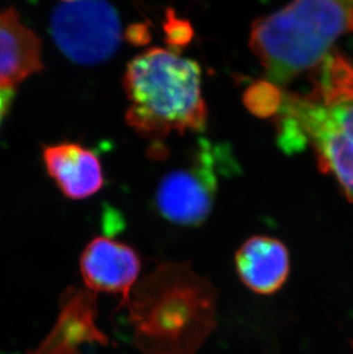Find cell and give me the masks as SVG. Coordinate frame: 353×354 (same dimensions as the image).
<instances>
[{"mask_svg": "<svg viewBox=\"0 0 353 354\" xmlns=\"http://www.w3.org/2000/svg\"><path fill=\"white\" fill-rule=\"evenodd\" d=\"M311 80L309 93H283L278 144L288 154L312 146L320 171L353 202V57L332 52Z\"/></svg>", "mask_w": 353, "mask_h": 354, "instance_id": "6da1fadb", "label": "cell"}, {"mask_svg": "<svg viewBox=\"0 0 353 354\" xmlns=\"http://www.w3.org/2000/svg\"><path fill=\"white\" fill-rule=\"evenodd\" d=\"M216 292L188 264L155 268L136 284L127 306L134 343L145 354H195L216 321Z\"/></svg>", "mask_w": 353, "mask_h": 354, "instance_id": "7a4b0ae2", "label": "cell"}, {"mask_svg": "<svg viewBox=\"0 0 353 354\" xmlns=\"http://www.w3.org/2000/svg\"><path fill=\"white\" fill-rule=\"evenodd\" d=\"M123 87L130 102L127 123L141 137L161 141L172 132H200L208 109L197 62L154 47L127 64Z\"/></svg>", "mask_w": 353, "mask_h": 354, "instance_id": "3957f363", "label": "cell"}, {"mask_svg": "<svg viewBox=\"0 0 353 354\" xmlns=\"http://www.w3.org/2000/svg\"><path fill=\"white\" fill-rule=\"evenodd\" d=\"M353 34V0H291L257 19L250 48L278 86L316 68L343 36Z\"/></svg>", "mask_w": 353, "mask_h": 354, "instance_id": "277c9868", "label": "cell"}, {"mask_svg": "<svg viewBox=\"0 0 353 354\" xmlns=\"http://www.w3.org/2000/svg\"><path fill=\"white\" fill-rule=\"evenodd\" d=\"M50 31L62 53L73 62H105L120 47V17L106 0L64 1L51 17Z\"/></svg>", "mask_w": 353, "mask_h": 354, "instance_id": "5b68a950", "label": "cell"}, {"mask_svg": "<svg viewBox=\"0 0 353 354\" xmlns=\"http://www.w3.org/2000/svg\"><path fill=\"white\" fill-rule=\"evenodd\" d=\"M201 146L193 163L169 172L155 194L161 217L181 227H199L212 212L218 186L215 153L207 141Z\"/></svg>", "mask_w": 353, "mask_h": 354, "instance_id": "8992f818", "label": "cell"}, {"mask_svg": "<svg viewBox=\"0 0 353 354\" xmlns=\"http://www.w3.org/2000/svg\"><path fill=\"white\" fill-rule=\"evenodd\" d=\"M80 273L93 292L120 295L123 305L141 271L134 248L115 239L97 236L87 244L80 259Z\"/></svg>", "mask_w": 353, "mask_h": 354, "instance_id": "52a82bcc", "label": "cell"}, {"mask_svg": "<svg viewBox=\"0 0 353 354\" xmlns=\"http://www.w3.org/2000/svg\"><path fill=\"white\" fill-rule=\"evenodd\" d=\"M43 160L64 196L85 200L104 187L102 165L97 154L82 145L62 142L44 148Z\"/></svg>", "mask_w": 353, "mask_h": 354, "instance_id": "ba28073f", "label": "cell"}, {"mask_svg": "<svg viewBox=\"0 0 353 354\" xmlns=\"http://www.w3.org/2000/svg\"><path fill=\"white\" fill-rule=\"evenodd\" d=\"M97 303L93 294L71 289L64 295L57 324L39 348L29 354H80L85 343H107L96 326Z\"/></svg>", "mask_w": 353, "mask_h": 354, "instance_id": "9c48e42d", "label": "cell"}, {"mask_svg": "<svg viewBox=\"0 0 353 354\" xmlns=\"http://www.w3.org/2000/svg\"><path fill=\"white\" fill-rule=\"evenodd\" d=\"M234 261L241 282L255 294H275L289 277V252L275 237H249L237 249Z\"/></svg>", "mask_w": 353, "mask_h": 354, "instance_id": "30bf717a", "label": "cell"}, {"mask_svg": "<svg viewBox=\"0 0 353 354\" xmlns=\"http://www.w3.org/2000/svg\"><path fill=\"white\" fill-rule=\"evenodd\" d=\"M42 68L39 38L22 24L17 10H0V88L14 87Z\"/></svg>", "mask_w": 353, "mask_h": 354, "instance_id": "8fae6325", "label": "cell"}, {"mask_svg": "<svg viewBox=\"0 0 353 354\" xmlns=\"http://www.w3.org/2000/svg\"><path fill=\"white\" fill-rule=\"evenodd\" d=\"M283 93L275 84L260 82L248 90L244 101L253 114L260 118L275 116L282 104Z\"/></svg>", "mask_w": 353, "mask_h": 354, "instance_id": "7c38bea8", "label": "cell"}, {"mask_svg": "<svg viewBox=\"0 0 353 354\" xmlns=\"http://www.w3.org/2000/svg\"><path fill=\"white\" fill-rule=\"evenodd\" d=\"M165 31L168 35V41L170 44H186L192 38V29L185 21L176 20V19H169Z\"/></svg>", "mask_w": 353, "mask_h": 354, "instance_id": "4fadbf2b", "label": "cell"}, {"mask_svg": "<svg viewBox=\"0 0 353 354\" xmlns=\"http://www.w3.org/2000/svg\"><path fill=\"white\" fill-rule=\"evenodd\" d=\"M15 97V88L14 87H3L0 88V125L7 113L10 111V106L13 104Z\"/></svg>", "mask_w": 353, "mask_h": 354, "instance_id": "5bb4252c", "label": "cell"}, {"mask_svg": "<svg viewBox=\"0 0 353 354\" xmlns=\"http://www.w3.org/2000/svg\"><path fill=\"white\" fill-rule=\"evenodd\" d=\"M64 1H73V0H64Z\"/></svg>", "mask_w": 353, "mask_h": 354, "instance_id": "9a60e30c", "label": "cell"}]
</instances>
